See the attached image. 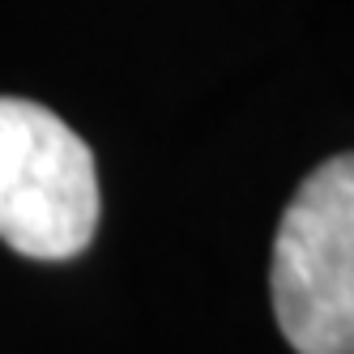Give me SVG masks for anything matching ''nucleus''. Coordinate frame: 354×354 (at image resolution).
Wrapping results in <instances>:
<instances>
[{
	"label": "nucleus",
	"instance_id": "2",
	"mask_svg": "<svg viewBox=\"0 0 354 354\" xmlns=\"http://www.w3.org/2000/svg\"><path fill=\"white\" fill-rule=\"evenodd\" d=\"M98 226L90 145L30 98H0V239L30 261H68Z\"/></svg>",
	"mask_w": 354,
	"mask_h": 354
},
{
	"label": "nucleus",
	"instance_id": "1",
	"mask_svg": "<svg viewBox=\"0 0 354 354\" xmlns=\"http://www.w3.org/2000/svg\"><path fill=\"white\" fill-rule=\"evenodd\" d=\"M273 316L299 354H354V158L299 184L273 243Z\"/></svg>",
	"mask_w": 354,
	"mask_h": 354
}]
</instances>
